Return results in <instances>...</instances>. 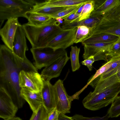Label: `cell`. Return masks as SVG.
I'll use <instances>...</instances> for the list:
<instances>
[{
  "instance_id": "obj_1",
  "label": "cell",
  "mask_w": 120,
  "mask_h": 120,
  "mask_svg": "<svg viewBox=\"0 0 120 120\" xmlns=\"http://www.w3.org/2000/svg\"><path fill=\"white\" fill-rule=\"evenodd\" d=\"M22 71L38 72L27 58L21 59L5 45H0V87L5 89L19 109L26 101L21 95V88L19 85V75Z\"/></svg>"
},
{
  "instance_id": "obj_2",
  "label": "cell",
  "mask_w": 120,
  "mask_h": 120,
  "mask_svg": "<svg viewBox=\"0 0 120 120\" xmlns=\"http://www.w3.org/2000/svg\"><path fill=\"white\" fill-rule=\"evenodd\" d=\"M60 23L52 18L42 25L36 26L26 23L22 25L26 37L32 48L46 47L63 30Z\"/></svg>"
},
{
  "instance_id": "obj_3",
  "label": "cell",
  "mask_w": 120,
  "mask_h": 120,
  "mask_svg": "<svg viewBox=\"0 0 120 120\" xmlns=\"http://www.w3.org/2000/svg\"><path fill=\"white\" fill-rule=\"evenodd\" d=\"M120 93V82H117L102 90L90 92L82 101L85 108L96 111L113 101Z\"/></svg>"
},
{
  "instance_id": "obj_4",
  "label": "cell",
  "mask_w": 120,
  "mask_h": 120,
  "mask_svg": "<svg viewBox=\"0 0 120 120\" xmlns=\"http://www.w3.org/2000/svg\"><path fill=\"white\" fill-rule=\"evenodd\" d=\"M101 34L120 37V3L102 16L96 26L90 30L89 36Z\"/></svg>"
},
{
  "instance_id": "obj_5",
  "label": "cell",
  "mask_w": 120,
  "mask_h": 120,
  "mask_svg": "<svg viewBox=\"0 0 120 120\" xmlns=\"http://www.w3.org/2000/svg\"><path fill=\"white\" fill-rule=\"evenodd\" d=\"M35 4L33 0H0V22L11 18H26V14L32 10Z\"/></svg>"
},
{
  "instance_id": "obj_6",
  "label": "cell",
  "mask_w": 120,
  "mask_h": 120,
  "mask_svg": "<svg viewBox=\"0 0 120 120\" xmlns=\"http://www.w3.org/2000/svg\"><path fill=\"white\" fill-rule=\"evenodd\" d=\"M30 51L35 60L34 66L38 70L49 65L67 53L65 49H59L54 51L47 47L32 48Z\"/></svg>"
},
{
  "instance_id": "obj_7",
  "label": "cell",
  "mask_w": 120,
  "mask_h": 120,
  "mask_svg": "<svg viewBox=\"0 0 120 120\" xmlns=\"http://www.w3.org/2000/svg\"><path fill=\"white\" fill-rule=\"evenodd\" d=\"M54 85L57 94L55 108L60 113L64 114L70 113L71 101L74 99H78L77 98L74 94L71 96L67 94L62 80L59 79Z\"/></svg>"
},
{
  "instance_id": "obj_8",
  "label": "cell",
  "mask_w": 120,
  "mask_h": 120,
  "mask_svg": "<svg viewBox=\"0 0 120 120\" xmlns=\"http://www.w3.org/2000/svg\"><path fill=\"white\" fill-rule=\"evenodd\" d=\"M19 81L21 88H26L33 92H41L43 86V79L38 72L22 71Z\"/></svg>"
},
{
  "instance_id": "obj_9",
  "label": "cell",
  "mask_w": 120,
  "mask_h": 120,
  "mask_svg": "<svg viewBox=\"0 0 120 120\" xmlns=\"http://www.w3.org/2000/svg\"><path fill=\"white\" fill-rule=\"evenodd\" d=\"M116 41L107 43H89L83 45L84 50L82 56L83 59L85 60L93 56L95 61L101 60L108 61L106 54Z\"/></svg>"
},
{
  "instance_id": "obj_10",
  "label": "cell",
  "mask_w": 120,
  "mask_h": 120,
  "mask_svg": "<svg viewBox=\"0 0 120 120\" xmlns=\"http://www.w3.org/2000/svg\"><path fill=\"white\" fill-rule=\"evenodd\" d=\"M77 29V27H75L63 29L46 47L51 48L55 51L59 49H65L73 45Z\"/></svg>"
},
{
  "instance_id": "obj_11",
  "label": "cell",
  "mask_w": 120,
  "mask_h": 120,
  "mask_svg": "<svg viewBox=\"0 0 120 120\" xmlns=\"http://www.w3.org/2000/svg\"><path fill=\"white\" fill-rule=\"evenodd\" d=\"M6 91L0 87V117L4 120L15 117L18 109Z\"/></svg>"
},
{
  "instance_id": "obj_12",
  "label": "cell",
  "mask_w": 120,
  "mask_h": 120,
  "mask_svg": "<svg viewBox=\"0 0 120 120\" xmlns=\"http://www.w3.org/2000/svg\"><path fill=\"white\" fill-rule=\"evenodd\" d=\"M21 24L18 18L7 20L4 26L0 29V35L4 45L12 51L13 43L18 27Z\"/></svg>"
},
{
  "instance_id": "obj_13",
  "label": "cell",
  "mask_w": 120,
  "mask_h": 120,
  "mask_svg": "<svg viewBox=\"0 0 120 120\" xmlns=\"http://www.w3.org/2000/svg\"><path fill=\"white\" fill-rule=\"evenodd\" d=\"M70 58L67 53L45 67L41 74L42 78L45 80L50 81L52 79L59 77Z\"/></svg>"
},
{
  "instance_id": "obj_14",
  "label": "cell",
  "mask_w": 120,
  "mask_h": 120,
  "mask_svg": "<svg viewBox=\"0 0 120 120\" xmlns=\"http://www.w3.org/2000/svg\"><path fill=\"white\" fill-rule=\"evenodd\" d=\"M26 37L21 25L16 32L13 43L12 52L16 56L22 59L26 58L25 52L28 50Z\"/></svg>"
},
{
  "instance_id": "obj_15",
  "label": "cell",
  "mask_w": 120,
  "mask_h": 120,
  "mask_svg": "<svg viewBox=\"0 0 120 120\" xmlns=\"http://www.w3.org/2000/svg\"><path fill=\"white\" fill-rule=\"evenodd\" d=\"M44 85L41 92L42 97L43 105L50 112L55 108V101L57 94L56 89L49 81L43 79Z\"/></svg>"
},
{
  "instance_id": "obj_16",
  "label": "cell",
  "mask_w": 120,
  "mask_h": 120,
  "mask_svg": "<svg viewBox=\"0 0 120 120\" xmlns=\"http://www.w3.org/2000/svg\"><path fill=\"white\" fill-rule=\"evenodd\" d=\"M20 94L28 103L33 112L36 111L43 104L41 92H33L26 88L23 87L21 89Z\"/></svg>"
},
{
  "instance_id": "obj_17",
  "label": "cell",
  "mask_w": 120,
  "mask_h": 120,
  "mask_svg": "<svg viewBox=\"0 0 120 120\" xmlns=\"http://www.w3.org/2000/svg\"><path fill=\"white\" fill-rule=\"evenodd\" d=\"M94 8L90 17H100L120 3V0H94Z\"/></svg>"
},
{
  "instance_id": "obj_18",
  "label": "cell",
  "mask_w": 120,
  "mask_h": 120,
  "mask_svg": "<svg viewBox=\"0 0 120 120\" xmlns=\"http://www.w3.org/2000/svg\"><path fill=\"white\" fill-rule=\"evenodd\" d=\"M68 7H52L45 4L44 3L43 1L39 2L36 0V4L33 9L30 12L51 17L54 15L65 9Z\"/></svg>"
},
{
  "instance_id": "obj_19",
  "label": "cell",
  "mask_w": 120,
  "mask_h": 120,
  "mask_svg": "<svg viewBox=\"0 0 120 120\" xmlns=\"http://www.w3.org/2000/svg\"><path fill=\"white\" fill-rule=\"evenodd\" d=\"M101 17H90L88 19L81 21H76L71 23L67 22L64 21L61 27L63 29H67L84 26L89 28L90 30L96 26Z\"/></svg>"
},
{
  "instance_id": "obj_20",
  "label": "cell",
  "mask_w": 120,
  "mask_h": 120,
  "mask_svg": "<svg viewBox=\"0 0 120 120\" xmlns=\"http://www.w3.org/2000/svg\"><path fill=\"white\" fill-rule=\"evenodd\" d=\"M119 37L110 34L92 35L89 36L81 43L83 45L89 43H109L116 41Z\"/></svg>"
},
{
  "instance_id": "obj_21",
  "label": "cell",
  "mask_w": 120,
  "mask_h": 120,
  "mask_svg": "<svg viewBox=\"0 0 120 120\" xmlns=\"http://www.w3.org/2000/svg\"><path fill=\"white\" fill-rule=\"evenodd\" d=\"M90 0H47L43 1L45 4L54 7H67L80 5Z\"/></svg>"
},
{
  "instance_id": "obj_22",
  "label": "cell",
  "mask_w": 120,
  "mask_h": 120,
  "mask_svg": "<svg viewBox=\"0 0 120 120\" xmlns=\"http://www.w3.org/2000/svg\"><path fill=\"white\" fill-rule=\"evenodd\" d=\"M26 18L29 24L36 26L43 25L49 21L52 18L51 17L38 14L30 12L26 13Z\"/></svg>"
},
{
  "instance_id": "obj_23",
  "label": "cell",
  "mask_w": 120,
  "mask_h": 120,
  "mask_svg": "<svg viewBox=\"0 0 120 120\" xmlns=\"http://www.w3.org/2000/svg\"><path fill=\"white\" fill-rule=\"evenodd\" d=\"M120 58V57H111L105 64L97 70L95 74L90 78L86 85L81 90L83 91L89 84L90 83L102 74L105 72L110 68L112 63Z\"/></svg>"
},
{
  "instance_id": "obj_24",
  "label": "cell",
  "mask_w": 120,
  "mask_h": 120,
  "mask_svg": "<svg viewBox=\"0 0 120 120\" xmlns=\"http://www.w3.org/2000/svg\"><path fill=\"white\" fill-rule=\"evenodd\" d=\"M80 50V48L76 46L71 47L70 58L71 62L72 70L73 72L78 70L80 66L79 60Z\"/></svg>"
},
{
  "instance_id": "obj_25",
  "label": "cell",
  "mask_w": 120,
  "mask_h": 120,
  "mask_svg": "<svg viewBox=\"0 0 120 120\" xmlns=\"http://www.w3.org/2000/svg\"><path fill=\"white\" fill-rule=\"evenodd\" d=\"M74 40V43L82 42L88 37L90 29L87 26H82L77 27Z\"/></svg>"
},
{
  "instance_id": "obj_26",
  "label": "cell",
  "mask_w": 120,
  "mask_h": 120,
  "mask_svg": "<svg viewBox=\"0 0 120 120\" xmlns=\"http://www.w3.org/2000/svg\"><path fill=\"white\" fill-rule=\"evenodd\" d=\"M107 114L109 118L116 117L120 115V96H118L112 103Z\"/></svg>"
},
{
  "instance_id": "obj_27",
  "label": "cell",
  "mask_w": 120,
  "mask_h": 120,
  "mask_svg": "<svg viewBox=\"0 0 120 120\" xmlns=\"http://www.w3.org/2000/svg\"><path fill=\"white\" fill-rule=\"evenodd\" d=\"M94 0H90L85 3L78 21L89 18L94 10Z\"/></svg>"
},
{
  "instance_id": "obj_28",
  "label": "cell",
  "mask_w": 120,
  "mask_h": 120,
  "mask_svg": "<svg viewBox=\"0 0 120 120\" xmlns=\"http://www.w3.org/2000/svg\"><path fill=\"white\" fill-rule=\"evenodd\" d=\"M43 105L33 112L30 120H47L49 112Z\"/></svg>"
},
{
  "instance_id": "obj_29",
  "label": "cell",
  "mask_w": 120,
  "mask_h": 120,
  "mask_svg": "<svg viewBox=\"0 0 120 120\" xmlns=\"http://www.w3.org/2000/svg\"><path fill=\"white\" fill-rule=\"evenodd\" d=\"M120 71V65L109 72L101 74L91 82L90 83V85L94 87L96 84L98 82L115 74Z\"/></svg>"
},
{
  "instance_id": "obj_30",
  "label": "cell",
  "mask_w": 120,
  "mask_h": 120,
  "mask_svg": "<svg viewBox=\"0 0 120 120\" xmlns=\"http://www.w3.org/2000/svg\"><path fill=\"white\" fill-rule=\"evenodd\" d=\"M81 4L69 6L65 9L54 15L51 17L53 19H56L59 17L63 18L66 17L76 12Z\"/></svg>"
},
{
  "instance_id": "obj_31",
  "label": "cell",
  "mask_w": 120,
  "mask_h": 120,
  "mask_svg": "<svg viewBox=\"0 0 120 120\" xmlns=\"http://www.w3.org/2000/svg\"><path fill=\"white\" fill-rule=\"evenodd\" d=\"M106 56L108 58H111L114 57H120V37L110 47Z\"/></svg>"
},
{
  "instance_id": "obj_32",
  "label": "cell",
  "mask_w": 120,
  "mask_h": 120,
  "mask_svg": "<svg viewBox=\"0 0 120 120\" xmlns=\"http://www.w3.org/2000/svg\"><path fill=\"white\" fill-rule=\"evenodd\" d=\"M103 83L106 87L117 82H120V71L116 74L103 80Z\"/></svg>"
},
{
  "instance_id": "obj_33",
  "label": "cell",
  "mask_w": 120,
  "mask_h": 120,
  "mask_svg": "<svg viewBox=\"0 0 120 120\" xmlns=\"http://www.w3.org/2000/svg\"><path fill=\"white\" fill-rule=\"evenodd\" d=\"M71 117L74 120H107L109 118L107 114L105 116L101 117L98 116L88 117L77 114H76Z\"/></svg>"
},
{
  "instance_id": "obj_34",
  "label": "cell",
  "mask_w": 120,
  "mask_h": 120,
  "mask_svg": "<svg viewBox=\"0 0 120 120\" xmlns=\"http://www.w3.org/2000/svg\"><path fill=\"white\" fill-rule=\"evenodd\" d=\"M80 16V14L77 13L75 12L62 18L64 20V22L71 23L75 21H78Z\"/></svg>"
},
{
  "instance_id": "obj_35",
  "label": "cell",
  "mask_w": 120,
  "mask_h": 120,
  "mask_svg": "<svg viewBox=\"0 0 120 120\" xmlns=\"http://www.w3.org/2000/svg\"><path fill=\"white\" fill-rule=\"evenodd\" d=\"M95 61L94 56H92L84 60L81 62L82 64L88 68L89 70L91 71L92 69V64Z\"/></svg>"
},
{
  "instance_id": "obj_36",
  "label": "cell",
  "mask_w": 120,
  "mask_h": 120,
  "mask_svg": "<svg viewBox=\"0 0 120 120\" xmlns=\"http://www.w3.org/2000/svg\"><path fill=\"white\" fill-rule=\"evenodd\" d=\"M59 113L55 108H54L49 112L47 120H58Z\"/></svg>"
},
{
  "instance_id": "obj_37",
  "label": "cell",
  "mask_w": 120,
  "mask_h": 120,
  "mask_svg": "<svg viewBox=\"0 0 120 120\" xmlns=\"http://www.w3.org/2000/svg\"><path fill=\"white\" fill-rule=\"evenodd\" d=\"M120 65V58L117 60L113 62L109 69L103 74L109 72Z\"/></svg>"
},
{
  "instance_id": "obj_38",
  "label": "cell",
  "mask_w": 120,
  "mask_h": 120,
  "mask_svg": "<svg viewBox=\"0 0 120 120\" xmlns=\"http://www.w3.org/2000/svg\"><path fill=\"white\" fill-rule=\"evenodd\" d=\"M58 120H74L71 117H69L65 114L60 113L58 116Z\"/></svg>"
},
{
  "instance_id": "obj_39",
  "label": "cell",
  "mask_w": 120,
  "mask_h": 120,
  "mask_svg": "<svg viewBox=\"0 0 120 120\" xmlns=\"http://www.w3.org/2000/svg\"><path fill=\"white\" fill-rule=\"evenodd\" d=\"M85 3H83L81 5L79 9L76 12V13L80 14L82 10Z\"/></svg>"
},
{
  "instance_id": "obj_40",
  "label": "cell",
  "mask_w": 120,
  "mask_h": 120,
  "mask_svg": "<svg viewBox=\"0 0 120 120\" xmlns=\"http://www.w3.org/2000/svg\"><path fill=\"white\" fill-rule=\"evenodd\" d=\"M56 21L58 22L60 24H62L63 22V19L61 17L55 19Z\"/></svg>"
},
{
  "instance_id": "obj_41",
  "label": "cell",
  "mask_w": 120,
  "mask_h": 120,
  "mask_svg": "<svg viewBox=\"0 0 120 120\" xmlns=\"http://www.w3.org/2000/svg\"><path fill=\"white\" fill-rule=\"evenodd\" d=\"M7 120H22V119L19 117H14L9 118Z\"/></svg>"
}]
</instances>
